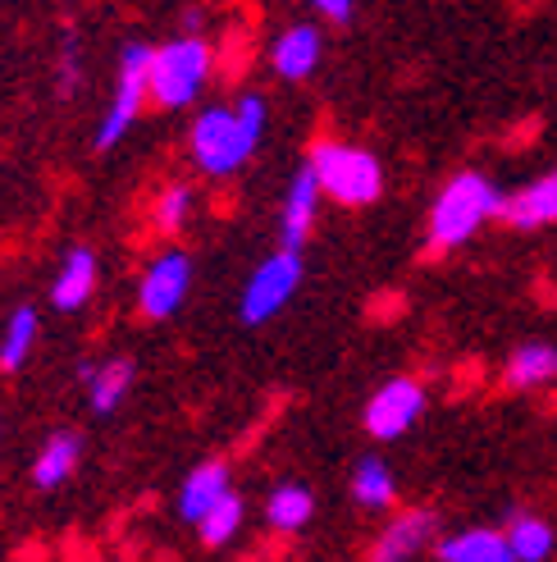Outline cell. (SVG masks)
Returning <instances> with one entry per match:
<instances>
[{
  "label": "cell",
  "instance_id": "15",
  "mask_svg": "<svg viewBox=\"0 0 557 562\" xmlns=\"http://www.w3.org/2000/svg\"><path fill=\"white\" fill-rule=\"evenodd\" d=\"M78 453H82L78 435H69V430L50 435L46 448L37 453V462H33V485L37 490H60L69 475H73V467H78Z\"/></svg>",
  "mask_w": 557,
  "mask_h": 562
},
{
  "label": "cell",
  "instance_id": "25",
  "mask_svg": "<svg viewBox=\"0 0 557 562\" xmlns=\"http://www.w3.org/2000/svg\"><path fill=\"white\" fill-rule=\"evenodd\" d=\"M311 5H316L325 19H333V23H348V19H352V0H311Z\"/></svg>",
  "mask_w": 557,
  "mask_h": 562
},
{
  "label": "cell",
  "instance_id": "12",
  "mask_svg": "<svg viewBox=\"0 0 557 562\" xmlns=\"http://www.w3.org/2000/svg\"><path fill=\"white\" fill-rule=\"evenodd\" d=\"M430 540H434V513H407V517L384 526V536L375 540L371 558L375 562H402V558H416Z\"/></svg>",
  "mask_w": 557,
  "mask_h": 562
},
{
  "label": "cell",
  "instance_id": "21",
  "mask_svg": "<svg viewBox=\"0 0 557 562\" xmlns=\"http://www.w3.org/2000/svg\"><path fill=\"white\" fill-rule=\"evenodd\" d=\"M33 344H37V312L33 306H19L5 334H0V371H19L27 352H33Z\"/></svg>",
  "mask_w": 557,
  "mask_h": 562
},
{
  "label": "cell",
  "instance_id": "19",
  "mask_svg": "<svg viewBox=\"0 0 557 562\" xmlns=\"http://www.w3.org/2000/svg\"><path fill=\"white\" fill-rule=\"evenodd\" d=\"M311 513H316V498H311V490H302V485H278L265 498V521L274 530H284V536L302 530L306 521H311Z\"/></svg>",
  "mask_w": 557,
  "mask_h": 562
},
{
  "label": "cell",
  "instance_id": "10",
  "mask_svg": "<svg viewBox=\"0 0 557 562\" xmlns=\"http://www.w3.org/2000/svg\"><path fill=\"white\" fill-rule=\"evenodd\" d=\"M320 55H325V42H320V27L311 23H293L278 33L274 50H270V65L278 78H288V82H302V78H311L320 69Z\"/></svg>",
  "mask_w": 557,
  "mask_h": 562
},
{
  "label": "cell",
  "instance_id": "22",
  "mask_svg": "<svg viewBox=\"0 0 557 562\" xmlns=\"http://www.w3.org/2000/svg\"><path fill=\"white\" fill-rule=\"evenodd\" d=\"M508 549H512V562H544L553 553V526L521 513L508 530Z\"/></svg>",
  "mask_w": 557,
  "mask_h": 562
},
{
  "label": "cell",
  "instance_id": "2",
  "mask_svg": "<svg viewBox=\"0 0 557 562\" xmlns=\"http://www.w3.org/2000/svg\"><path fill=\"white\" fill-rule=\"evenodd\" d=\"M498 202H503V192H498L485 175H457L443 183V192L434 196L430 206V247L434 251H453L462 243H470L480 234V224L489 215H498Z\"/></svg>",
  "mask_w": 557,
  "mask_h": 562
},
{
  "label": "cell",
  "instance_id": "20",
  "mask_svg": "<svg viewBox=\"0 0 557 562\" xmlns=\"http://www.w3.org/2000/svg\"><path fill=\"white\" fill-rule=\"evenodd\" d=\"M352 498L361 508H388L394 503V471H388L379 458H361L352 471Z\"/></svg>",
  "mask_w": 557,
  "mask_h": 562
},
{
  "label": "cell",
  "instance_id": "8",
  "mask_svg": "<svg viewBox=\"0 0 557 562\" xmlns=\"http://www.w3.org/2000/svg\"><path fill=\"white\" fill-rule=\"evenodd\" d=\"M192 289V261L187 251H164L151 261V270L143 274V289H137V312L147 321H170L179 306L187 302Z\"/></svg>",
  "mask_w": 557,
  "mask_h": 562
},
{
  "label": "cell",
  "instance_id": "14",
  "mask_svg": "<svg viewBox=\"0 0 557 562\" xmlns=\"http://www.w3.org/2000/svg\"><path fill=\"white\" fill-rule=\"evenodd\" d=\"M92 293H96V257L88 247H73L50 284V302L60 306V312H78V306H88Z\"/></svg>",
  "mask_w": 557,
  "mask_h": 562
},
{
  "label": "cell",
  "instance_id": "24",
  "mask_svg": "<svg viewBox=\"0 0 557 562\" xmlns=\"http://www.w3.org/2000/svg\"><path fill=\"white\" fill-rule=\"evenodd\" d=\"M187 215H192V192L183 183H170L156 196V206H151V224L160 234H179L187 224Z\"/></svg>",
  "mask_w": 557,
  "mask_h": 562
},
{
  "label": "cell",
  "instance_id": "18",
  "mask_svg": "<svg viewBox=\"0 0 557 562\" xmlns=\"http://www.w3.org/2000/svg\"><path fill=\"white\" fill-rule=\"evenodd\" d=\"M82 380H88L92 412L110 416L124 403V393L133 389V361H105V367H88V371H82Z\"/></svg>",
  "mask_w": 557,
  "mask_h": 562
},
{
  "label": "cell",
  "instance_id": "16",
  "mask_svg": "<svg viewBox=\"0 0 557 562\" xmlns=\"http://www.w3.org/2000/svg\"><path fill=\"white\" fill-rule=\"evenodd\" d=\"M443 562H512L508 536L498 530H462V536H448L439 544Z\"/></svg>",
  "mask_w": 557,
  "mask_h": 562
},
{
  "label": "cell",
  "instance_id": "1",
  "mask_svg": "<svg viewBox=\"0 0 557 562\" xmlns=\"http://www.w3.org/2000/svg\"><path fill=\"white\" fill-rule=\"evenodd\" d=\"M265 133V101L257 92L238 97L234 105H206L197 120H192L187 147L197 170L211 179H229L234 170H242L247 156L261 147Z\"/></svg>",
  "mask_w": 557,
  "mask_h": 562
},
{
  "label": "cell",
  "instance_id": "6",
  "mask_svg": "<svg viewBox=\"0 0 557 562\" xmlns=\"http://www.w3.org/2000/svg\"><path fill=\"white\" fill-rule=\"evenodd\" d=\"M302 284V247H278L274 257H265L252 279L242 289V302H238V316L242 325H265L274 321L278 312L288 306V297L297 293Z\"/></svg>",
  "mask_w": 557,
  "mask_h": 562
},
{
  "label": "cell",
  "instance_id": "17",
  "mask_svg": "<svg viewBox=\"0 0 557 562\" xmlns=\"http://www.w3.org/2000/svg\"><path fill=\"white\" fill-rule=\"evenodd\" d=\"M503 380L512 389H539L548 380H557V348L553 344H525L508 357V371Z\"/></svg>",
  "mask_w": 557,
  "mask_h": 562
},
{
  "label": "cell",
  "instance_id": "5",
  "mask_svg": "<svg viewBox=\"0 0 557 562\" xmlns=\"http://www.w3.org/2000/svg\"><path fill=\"white\" fill-rule=\"evenodd\" d=\"M151 101V46L133 42L120 55V78H115V97H110V110L96 124V151H110L115 143H124V133L137 124L143 105Z\"/></svg>",
  "mask_w": 557,
  "mask_h": 562
},
{
  "label": "cell",
  "instance_id": "4",
  "mask_svg": "<svg viewBox=\"0 0 557 562\" xmlns=\"http://www.w3.org/2000/svg\"><path fill=\"white\" fill-rule=\"evenodd\" d=\"M211 78V46L202 37H174L151 50V101L160 110H183L197 101Z\"/></svg>",
  "mask_w": 557,
  "mask_h": 562
},
{
  "label": "cell",
  "instance_id": "11",
  "mask_svg": "<svg viewBox=\"0 0 557 562\" xmlns=\"http://www.w3.org/2000/svg\"><path fill=\"white\" fill-rule=\"evenodd\" d=\"M320 179L311 170V160L302 165V170L293 175L288 183V196H284V229H278V238H284V247H302L306 238H311V224H316V211H320Z\"/></svg>",
  "mask_w": 557,
  "mask_h": 562
},
{
  "label": "cell",
  "instance_id": "3",
  "mask_svg": "<svg viewBox=\"0 0 557 562\" xmlns=\"http://www.w3.org/2000/svg\"><path fill=\"white\" fill-rule=\"evenodd\" d=\"M311 170L320 179V192L339 206H371L384 192V170L366 147L352 143H316Z\"/></svg>",
  "mask_w": 557,
  "mask_h": 562
},
{
  "label": "cell",
  "instance_id": "13",
  "mask_svg": "<svg viewBox=\"0 0 557 562\" xmlns=\"http://www.w3.org/2000/svg\"><path fill=\"white\" fill-rule=\"evenodd\" d=\"M225 494H229V467L225 462H202L179 490V517L197 526Z\"/></svg>",
  "mask_w": 557,
  "mask_h": 562
},
{
  "label": "cell",
  "instance_id": "7",
  "mask_svg": "<svg viewBox=\"0 0 557 562\" xmlns=\"http://www.w3.org/2000/svg\"><path fill=\"white\" fill-rule=\"evenodd\" d=\"M425 412V389L421 380H411V375H398V380H388L371 393V403H366V430L371 439H398L407 435L416 420H421Z\"/></svg>",
  "mask_w": 557,
  "mask_h": 562
},
{
  "label": "cell",
  "instance_id": "9",
  "mask_svg": "<svg viewBox=\"0 0 557 562\" xmlns=\"http://www.w3.org/2000/svg\"><path fill=\"white\" fill-rule=\"evenodd\" d=\"M498 215H503L512 229H544V224H557V170H548L535 183H525L512 196H503V202H498Z\"/></svg>",
  "mask_w": 557,
  "mask_h": 562
},
{
  "label": "cell",
  "instance_id": "23",
  "mask_svg": "<svg viewBox=\"0 0 557 562\" xmlns=\"http://www.w3.org/2000/svg\"><path fill=\"white\" fill-rule=\"evenodd\" d=\"M238 526H242V498L229 490V494L219 498L215 508L197 521V536H202V544H206V549H225V544L238 536Z\"/></svg>",
  "mask_w": 557,
  "mask_h": 562
}]
</instances>
